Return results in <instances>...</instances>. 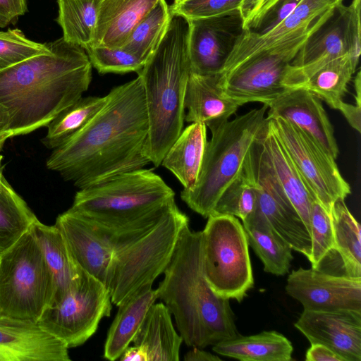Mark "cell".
I'll return each mask as SVG.
<instances>
[{
  "label": "cell",
  "instance_id": "29",
  "mask_svg": "<svg viewBox=\"0 0 361 361\" xmlns=\"http://www.w3.org/2000/svg\"><path fill=\"white\" fill-rule=\"evenodd\" d=\"M248 244L263 263L264 270L276 276L287 274L293 259L292 247L259 212L243 221Z\"/></svg>",
  "mask_w": 361,
  "mask_h": 361
},
{
  "label": "cell",
  "instance_id": "39",
  "mask_svg": "<svg viewBox=\"0 0 361 361\" xmlns=\"http://www.w3.org/2000/svg\"><path fill=\"white\" fill-rule=\"evenodd\" d=\"M47 44L27 39L18 29L0 31V71L31 57L50 53Z\"/></svg>",
  "mask_w": 361,
  "mask_h": 361
},
{
  "label": "cell",
  "instance_id": "1",
  "mask_svg": "<svg viewBox=\"0 0 361 361\" xmlns=\"http://www.w3.org/2000/svg\"><path fill=\"white\" fill-rule=\"evenodd\" d=\"M102 110L82 130L52 150L49 170L84 188L150 162L149 123L140 76L113 87Z\"/></svg>",
  "mask_w": 361,
  "mask_h": 361
},
{
  "label": "cell",
  "instance_id": "44",
  "mask_svg": "<svg viewBox=\"0 0 361 361\" xmlns=\"http://www.w3.org/2000/svg\"><path fill=\"white\" fill-rule=\"evenodd\" d=\"M301 0H281L262 19L254 32L264 33L276 27L296 8Z\"/></svg>",
  "mask_w": 361,
  "mask_h": 361
},
{
  "label": "cell",
  "instance_id": "17",
  "mask_svg": "<svg viewBox=\"0 0 361 361\" xmlns=\"http://www.w3.org/2000/svg\"><path fill=\"white\" fill-rule=\"evenodd\" d=\"M55 225L79 267L107 287L114 248L106 232L71 208L57 216Z\"/></svg>",
  "mask_w": 361,
  "mask_h": 361
},
{
  "label": "cell",
  "instance_id": "36",
  "mask_svg": "<svg viewBox=\"0 0 361 361\" xmlns=\"http://www.w3.org/2000/svg\"><path fill=\"white\" fill-rule=\"evenodd\" d=\"M173 16L166 0H160L130 33L121 49L144 64L159 47Z\"/></svg>",
  "mask_w": 361,
  "mask_h": 361
},
{
  "label": "cell",
  "instance_id": "49",
  "mask_svg": "<svg viewBox=\"0 0 361 361\" xmlns=\"http://www.w3.org/2000/svg\"><path fill=\"white\" fill-rule=\"evenodd\" d=\"M185 361H217L221 359L217 355H214L207 351L202 350L197 347L193 348L186 353L184 356Z\"/></svg>",
  "mask_w": 361,
  "mask_h": 361
},
{
  "label": "cell",
  "instance_id": "34",
  "mask_svg": "<svg viewBox=\"0 0 361 361\" xmlns=\"http://www.w3.org/2000/svg\"><path fill=\"white\" fill-rule=\"evenodd\" d=\"M37 219L5 178L0 184V255L18 241Z\"/></svg>",
  "mask_w": 361,
  "mask_h": 361
},
{
  "label": "cell",
  "instance_id": "24",
  "mask_svg": "<svg viewBox=\"0 0 361 361\" xmlns=\"http://www.w3.org/2000/svg\"><path fill=\"white\" fill-rule=\"evenodd\" d=\"M262 145L271 173L310 234L312 202L316 200L269 123Z\"/></svg>",
  "mask_w": 361,
  "mask_h": 361
},
{
  "label": "cell",
  "instance_id": "25",
  "mask_svg": "<svg viewBox=\"0 0 361 361\" xmlns=\"http://www.w3.org/2000/svg\"><path fill=\"white\" fill-rule=\"evenodd\" d=\"M32 229L53 278L54 295L51 304L71 289L80 280L84 271L75 262L62 233L55 224L46 225L37 219Z\"/></svg>",
  "mask_w": 361,
  "mask_h": 361
},
{
  "label": "cell",
  "instance_id": "7",
  "mask_svg": "<svg viewBox=\"0 0 361 361\" xmlns=\"http://www.w3.org/2000/svg\"><path fill=\"white\" fill-rule=\"evenodd\" d=\"M268 106L254 109L233 119L211 124L195 184L180 192L181 200L204 218L212 214L223 191L243 169L248 153L268 128Z\"/></svg>",
  "mask_w": 361,
  "mask_h": 361
},
{
  "label": "cell",
  "instance_id": "45",
  "mask_svg": "<svg viewBox=\"0 0 361 361\" xmlns=\"http://www.w3.org/2000/svg\"><path fill=\"white\" fill-rule=\"evenodd\" d=\"M27 0H0V27L15 25L27 11Z\"/></svg>",
  "mask_w": 361,
  "mask_h": 361
},
{
  "label": "cell",
  "instance_id": "42",
  "mask_svg": "<svg viewBox=\"0 0 361 361\" xmlns=\"http://www.w3.org/2000/svg\"><path fill=\"white\" fill-rule=\"evenodd\" d=\"M361 0L344 6L345 37L353 68L356 71L361 51Z\"/></svg>",
  "mask_w": 361,
  "mask_h": 361
},
{
  "label": "cell",
  "instance_id": "14",
  "mask_svg": "<svg viewBox=\"0 0 361 361\" xmlns=\"http://www.w3.org/2000/svg\"><path fill=\"white\" fill-rule=\"evenodd\" d=\"M262 137L253 147L257 186L254 211L261 214L293 250L308 259L312 247L310 234L271 173L262 145Z\"/></svg>",
  "mask_w": 361,
  "mask_h": 361
},
{
  "label": "cell",
  "instance_id": "12",
  "mask_svg": "<svg viewBox=\"0 0 361 361\" xmlns=\"http://www.w3.org/2000/svg\"><path fill=\"white\" fill-rule=\"evenodd\" d=\"M343 0H301L295 10L270 30H244L218 74L222 80L250 59L295 42H305L335 13Z\"/></svg>",
  "mask_w": 361,
  "mask_h": 361
},
{
  "label": "cell",
  "instance_id": "20",
  "mask_svg": "<svg viewBox=\"0 0 361 361\" xmlns=\"http://www.w3.org/2000/svg\"><path fill=\"white\" fill-rule=\"evenodd\" d=\"M66 345L32 321L0 314V361H70Z\"/></svg>",
  "mask_w": 361,
  "mask_h": 361
},
{
  "label": "cell",
  "instance_id": "50",
  "mask_svg": "<svg viewBox=\"0 0 361 361\" xmlns=\"http://www.w3.org/2000/svg\"><path fill=\"white\" fill-rule=\"evenodd\" d=\"M119 358L121 361H148L145 350L136 345L128 346Z\"/></svg>",
  "mask_w": 361,
  "mask_h": 361
},
{
  "label": "cell",
  "instance_id": "2",
  "mask_svg": "<svg viewBox=\"0 0 361 361\" xmlns=\"http://www.w3.org/2000/svg\"><path fill=\"white\" fill-rule=\"evenodd\" d=\"M50 53L0 71V103L11 117V137L47 125L89 88L92 66L82 47L61 37Z\"/></svg>",
  "mask_w": 361,
  "mask_h": 361
},
{
  "label": "cell",
  "instance_id": "48",
  "mask_svg": "<svg viewBox=\"0 0 361 361\" xmlns=\"http://www.w3.org/2000/svg\"><path fill=\"white\" fill-rule=\"evenodd\" d=\"M11 117L8 109L0 103V152L6 141L11 137Z\"/></svg>",
  "mask_w": 361,
  "mask_h": 361
},
{
  "label": "cell",
  "instance_id": "5",
  "mask_svg": "<svg viewBox=\"0 0 361 361\" xmlns=\"http://www.w3.org/2000/svg\"><path fill=\"white\" fill-rule=\"evenodd\" d=\"M188 224L176 202L159 217L125 228L111 230L97 224L114 248L107 286L113 304L119 306L143 286L152 285L164 273Z\"/></svg>",
  "mask_w": 361,
  "mask_h": 361
},
{
  "label": "cell",
  "instance_id": "51",
  "mask_svg": "<svg viewBox=\"0 0 361 361\" xmlns=\"http://www.w3.org/2000/svg\"><path fill=\"white\" fill-rule=\"evenodd\" d=\"M354 88L355 91V104L361 106V73L359 69L354 79Z\"/></svg>",
  "mask_w": 361,
  "mask_h": 361
},
{
  "label": "cell",
  "instance_id": "33",
  "mask_svg": "<svg viewBox=\"0 0 361 361\" xmlns=\"http://www.w3.org/2000/svg\"><path fill=\"white\" fill-rule=\"evenodd\" d=\"M108 99L104 97H82L63 110L47 125L42 142L48 149L59 147L85 128L102 110Z\"/></svg>",
  "mask_w": 361,
  "mask_h": 361
},
{
  "label": "cell",
  "instance_id": "21",
  "mask_svg": "<svg viewBox=\"0 0 361 361\" xmlns=\"http://www.w3.org/2000/svg\"><path fill=\"white\" fill-rule=\"evenodd\" d=\"M267 117H281L309 134L331 157L339 154L334 128L317 96L302 88L289 90L268 105Z\"/></svg>",
  "mask_w": 361,
  "mask_h": 361
},
{
  "label": "cell",
  "instance_id": "38",
  "mask_svg": "<svg viewBox=\"0 0 361 361\" xmlns=\"http://www.w3.org/2000/svg\"><path fill=\"white\" fill-rule=\"evenodd\" d=\"M310 237L312 242L309 261L317 269L331 253L335 252V242L331 216L317 201L312 202L310 211Z\"/></svg>",
  "mask_w": 361,
  "mask_h": 361
},
{
  "label": "cell",
  "instance_id": "23",
  "mask_svg": "<svg viewBox=\"0 0 361 361\" xmlns=\"http://www.w3.org/2000/svg\"><path fill=\"white\" fill-rule=\"evenodd\" d=\"M185 121L188 123L211 124L226 121L240 106L224 95L216 75L191 73L184 99Z\"/></svg>",
  "mask_w": 361,
  "mask_h": 361
},
{
  "label": "cell",
  "instance_id": "22",
  "mask_svg": "<svg viewBox=\"0 0 361 361\" xmlns=\"http://www.w3.org/2000/svg\"><path fill=\"white\" fill-rule=\"evenodd\" d=\"M160 0H101L91 46L121 48L140 20Z\"/></svg>",
  "mask_w": 361,
  "mask_h": 361
},
{
  "label": "cell",
  "instance_id": "43",
  "mask_svg": "<svg viewBox=\"0 0 361 361\" xmlns=\"http://www.w3.org/2000/svg\"><path fill=\"white\" fill-rule=\"evenodd\" d=\"M281 0H242L240 13L244 30L254 32Z\"/></svg>",
  "mask_w": 361,
  "mask_h": 361
},
{
  "label": "cell",
  "instance_id": "46",
  "mask_svg": "<svg viewBox=\"0 0 361 361\" xmlns=\"http://www.w3.org/2000/svg\"><path fill=\"white\" fill-rule=\"evenodd\" d=\"M307 361H345L340 355L321 343H311L306 353Z\"/></svg>",
  "mask_w": 361,
  "mask_h": 361
},
{
  "label": "cell",
  "instance_id": "16",
  "mask_svg": "<svg viewBox=\"0 0 361 361\" xmlns=\"http://www.w3.org/2000/svg\"><path fill=\"white\" fill-rule=\"evenodd\" d=\"M188 22L190 72L219 74L244 31L240 11Z\"/></svg>",
  "mask_w": 361,
  "mask_h": 361
},
{
  "label": "cell",
  "instance_id": "19",
  "mask_svg": "<svg viewBox=\"0 0 361 361\" xmlns=\"http://www.w3.org/2000/svg\"><path fill=\"white\" fill-rule=\"evenodd\" d=\"M348 54L344 30V6L314 32L287 67L283 85L299 88L308 78L331 61Z\"/></svg>",
  "mask_w": 361,
  "mask_h": 361
},
{
  "label": "cell",
  "instance_id": "8",
  "mask_svg": "<svg viewBox=\"0 0 361 361\" xmlns=\"http://www.w3.org/2000/svg\"><path fill=\"white\" fill-rule=\"evenodd\" d=\"M53 295V278L31 227L0 255V314L37 322Z\"/></svg>",
  "mask_w": 361,
  "mask_h": 361
},
{
  "label": "cell",
  "instance_id": "30",
  "mask_svg": "<svg viewBox=\"0 0 361 361\" xmlns=\"http://www.w3.org/2000/svg\"><path fill=\"white\" fill-rule=\"evenodd\" d=\"M212 350L219 355L242 361H290L293 348L283 334L264 331L224 339L214 345Z\"/></svg>",
  "mask_w": 361,
  "mask_h": 361
},
{
  "label": "cell",
  "instance_id": "26",
  "mask_svg": "<svg viewBox=\"0 0 361 361\" xmlns=\"http://www.w3.org/2000/svg\"><path fill=\"white\" fill-rule=\"evenodd\" d=\"M183 341L170 311L161 302L149 307L132 342L145 350L148 361H178Z\"/></svg>",
  "mask_w": 361,
  "mask_h": 361
},
{
  "label": "cell",
  "instance_id": "40",
  "mask_svg": "<svg viewBox=\"0 0 361 361\" xmlns=\"http://www.w3.org/2000/svg\"><path fill=\"white\" fill-rule=\"evenodd\" d=\"M85 49L92 67L100 74L137 73L145 66L137 56L121 48L90 46Z\"/></svg>",
  "mask_w": 361,
  "mask_h": 361
},
{
  "label": "cell",
  "instance_id": "37",
  "mask_svg": "<svg viewBox=\"0 0 361 361\" xmlns=\"http://www.w3.org/2000/svg\"><path fill=\"white\" fill-rule=\"evenodd\" d=\"M355 73L349 54H345L326 63L299 88L308 90L331 109L338 110Z\"/></svg>",
  "mask_w": 361,
  "mask_h": 361
},
{
  "label": "cell",
  "instance_id": "9",
  "mask_svg": "<svg viewBox=\"0 0 361 361\" xmlns=\"http://www.w3.org/2000/svg\"><path fill=\"white\" fill-rule=\"evenodd\" d=\"M248 240L243 224L231 215H210L202 231L204 276L219 297L242 301L253 287Z\"/></svg>",
  "mask_w": 361,
  "mask_h": 361
},
{
  "label": "cell",
  "instance_id": "35",
  "mask_svg": "<svg viewBox=\"0 0 361 361\" xmlns=\"http://www.w3.org/2000/svg\"><path fill=\"white\" fill-rule=\"evenodd\" d=\"M101 0H57L56 22L68 42L84 49L91 46Z\"/></svg>",
  "mask_w": 361,
  "mask_h": 361
},
{
  "label": "cell",
  "instance_id": "28",
  "mask_svg": "<svg viewBox=\"0 0 361 361\" xmlns=\"http://www.w3.org/2000/svg\"><path fill=\"white\" fill-rule=\"evenodd\" d=\"M207 126L191 123L170 147L161 165L171 171L183 185L191 188L196 183L207 143Z\"/></svg>",
  "mask_w": 361,
  "mask_h": 361
},
{
  "label": "cell",
  "instance_id": "18",
  "mask_svg": "<svg viewBox=\"0 0 361 361\" xmlns=\"http://www.w3.org/2000/svg\"><path fill=\"white\" fill-rule=\"evenodd\" d=\"M294 325L310 343L323 344L345 361H361V312L303 310Z\"/></svg>",
  "mask_w": 361,
  "mask_h": 361
},
{
  "label": "cell",
  "instance_id": "27",
  "mask_svg": "<svg viewBox=\"0 0 361 361\" xmlns=\"http://www.w3.org/2000/svg\"><path fill=\"white\" fill-rule=\"evenodd\" d=\"M157 299V290L149 284L118 306L117 314L105 341L104 358L113 361L121 356L133 341L149 307Z\"/></svg>",
  "mask_w": 361,
  "mask_h": 361
},
{
  "label": "cell",
  "instance_id": "31",
  "mask_svg": "<svg viewBox=\"0 0 361 361\" xmlns=\"http://www.w3.org/2000/svg\"><path fill=\"white\" fill-rule=\"evenodd\" d=\"M331 219L333 226L335 252L342 262L343 274L361 277V228L352 215L344 200L333 205Z\"/></svg>",
  "mask_w": 361,
  "mask_h": 361
},
{
  "label": "cell",
  "instance_id": "41",
  "mask_svg": "<svg viewBox=\"0 0 361 361\" xmlns=\"http://www.w3.org/2000/svg\"><path fill=\"white\" fill-rule=\"evenodd\" d=\"M242 0H182L169 6L172 16L186 20H196L221 16L240 11Z\"/></svg>",
  "mask_w": 361,
  "mask_h": 361
},
{
  "label": "cell",
  "instance_id": "6",
  "mask_svg": "<svg viewBox=\"0 0 361 361\" xmlns=\"http://www.w3.org/2000/svg\"><path fill=\"white\" fill-rule=\"evenodd\" d=\"M175 192L152 169H140L80 189L71 209L97 224L118 230L163 214Z\"/></svg>",
  "mask_w": 361,
  "mask_h": 361
},
{
  "label": "cell",
  "instance_id": "3",
  "mask_svg": "<svg viewBox=\"0 0 361 361\" xmlns=\"http://www.w3.org/2000/svg\"><path fill=\"white\" fill-rule=\"evenodd\" d=\"M157 296L173 314L188 346L204 348L239 335L229 300L208 284L202 262V231L187 225L164 271Z\"/></svg>",
  "mask_w": 361,
  "mask_h": 361
},
{
  "label": "cell",
  "instance_id": "13",
  "mask_svg": "<svg viewBox=\"0 0 361 361\" xmlns=\"http://www.w3.org/2000/svg\"><path fill=\"white\" fill-rule=\"evenodd\" d=\"M305 43L275 48L246 61L219 80L224 95L239 106L249 102L268 105L289 90L283 86V79L287 67Z\"/></svg>",
  "mask_w": 361,
  "mask_h": 361
},
{
  "label": "cell",
  "instance_id": "4",
  "mask_svg": "<svg viewBox=\"0 0 361 361\" xmlns=\"http://www.w3.org/2000/svg\"><path fill=\"white\" fill-rule=\"evenodd\" d=\"M188 20L173 16L164 37L137 72L148 116L146 154L156 167L183 130L184 99L190 74Z\"/></svg>",
  "mask_w": 361,
  "mask_h": 361
},
{
  "label": "cell",
  "instance_id": "32",
  "mask_svg": "<svg viewBox=\"0 0 361 361\" xmlns=\"http://www.w3.org/2000/svg\"><path fill=\"white\" fill-rule=\"evenodd\" d=\"M253 147L240 172L223 191L210 215H231L244 221L254 212L257 186Z\"/></svg>",
  "mask_w": 361,
  "mask_h": 361
},
{
  "label": "cell",
  "instance_id": "47",
  "mask_svg": "<svg viewBox=\"0 0 361 361\" xmlns=\"http://www.w3.org/2000/svg\"><path fill=\"white\" fill-rule=\"evenodd\" d=\"M338 110L343 114L350 126L360 133L361 106L343 102Z\"/></svg>",
  "mask_w": 361,
  "mask_h": 361
},
{
  "label": "cell",
  "instance_id": "15",
  "mask_svg": "<svg viewBox=\"0 0 361 361\" xmlns=\"http://www.w3.org/2000/svg\"><path fill=\"white\" fill-rule=\"evenodd\" d=\"M285 289L304 310L361 312V277L300 267L289 274Z\"/></svg>",
  "mask_w": 361,
  "mask_h": 361
},
{
  "label": "cell",
  "instance_id": "10",
  "mask_svg": "<svg viewBox=\"0 0 361 361\" xmlns=\"http://www.w3.org/2000/svg\"><path fill=\"white\" fill-rule=\"evenodd\" d=\"M107 287L85 271L59 300L49 304L37 324L69 349L84 344L112 309Z\"/></svg>",
  "mask_w": 361,
  "mask_h": 361
},
{
  "label": "cell",
  "instance_id": "11",
  "mask_svg": "<svg viewBox=\"0 0 361 361\" xmlns=\"http://www.w3.org/2000/svg\"><path fill=\"white\" fill-rule=\"evenodd\" d=\"M268 119L312 195L331 216L335 202L345 200L351 193L336 159L301 128L281 117Z\"/></svg>",
  "mask_w": 361,
  "mask_h": 361
}]
</instances>
